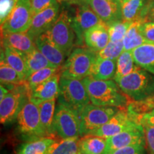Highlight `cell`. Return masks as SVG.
I'll use <instances>...</instances> for the list:
<instances>
[{"label": "cell", "instance_id": "34", "mask_svg": "<svg viewBox=\"0 0 154 154\" xmlns=\"http://www.w3.org/2000/svg\"><path fill=\"white\" fill-rule=\"evenodd\" d=\"M124 51V43L122 42H111L103 49L96 53V57L103 59L116 61L121 54Z\"/></svg>", "mask_w": 154, "mask_h": 154}, {"label": "cell", "instance_id": "22", "mask_svg": "<svg viewBox=\"0 0 154 154\" xmlns=\"http://www.w3.org/2000/svg\"><path fill=\"white\" fill-rule=\"evenodd\" d=\"M131 52L135 63L154 75V43L142 44Z\"/></svg>", "mask_w": 154, "mask_h": 154}, {"label": "cell", "instance_id": "12", "mask_svg": "<svg viewBox=\"0 0 154 154\" xmlns=\"http://www.w3.org/2000/svg\"><path fill=\"white\" fill-rule=\"evenodd\" d=\"M141 126L133 119L126 109H121L106 124L91 135L109 138L126 130L136 128Z\"/></svg>", "mask_w": 154, "mask_h": 154}, {"label": "cell", "instance_id": "35", "mask_svg": "<svg viewBox=\"0 0 154 154\" xmlns=\"http://www.w3.org/2000/svg\"><path fill=\"white\" fill-rule=\"evenodd\" d=\"M58 3L59 2L57 0H31L32 12L34 15Z\"/></svg>", "mask_w": 154, "mask_h": 154}, {"label": "cell", "instance_id": "39", "mask_svg": "<svg viewBox=\"0 0 154 154\" xmlns=\"http://www.w3.org/2000/svg\"><path fill=\"white\" fill-rule=\"evenodd\" d=\"M145 133L146 146L149 154H154V127L143 126Z\"/></svg>", "mask_w": 154, "mask_h": 154}, {"label": "cell", "instance_id": "18", "mask_svg": "<svg viewBox=\"0 0 154 154\" xmlns=\"http://www.w3.org/2000/svg\"><path fill=\"white\" fill-rule=\"evenodd\" d=\"M34 42L37 49L54 66L61 67L66 61V55L51 41L47 32L38 36Z\"/></svg>", "mask_w": 154, "mask_h": 154}, {"label": "cell", "instance_id": "2", "mask_svg": "<svg viewBox=\"0 0 154 154\" xmlns=\"http://www.w3.org/2000/svg\"><path fill=\"white\" fill-rule=\"evenodd\" d=\"M114 81L132 101H142L154 95V75L137 65L131 74Z\"/></svg>", "mask_w": 154, "mask_h": 154}, {"label": "cell", "instance_id": "30", "mask_svg": "<svg viewBox=\"0 0 154 154\" xmlns=\"http://www.w3.org/2000/svg\"><path fill=\"white\" fill-rule=\"evenodd\" d=\"M79 138L76 137L58 140L51 146L48 154H80Z\"/></svg>", "mask_w": 154, "mask_h": 154}, {"label": "cell", "instance_id": "23", "mask_svg": "<svg viewBox=\"0 0 154 154\" xmlns=\"http://www.w3.org/2000/svg\"><path fill=\"white\" fill-rule=\"evenodd\" d=\"M1 57L4 58L6 62L14 69L22 77L24 81L27 79V68L25 61L24 54L11 49L10 47H2Z\"/></svg>", "mask_w": 154, "mask_h": 154}, {"label": "cell", "instance_id": "20", "mask_svg": "<svg viewBox=\"0 0 154 154\" xmlns=\"http://www.w3.org/2000/svg\"><path fill=\"white\" fill-rule=\"evenodd\" d=\"M57 99L44 101L37 105L39 110L40 122L42 129L47 136H58L54 131V116L57 108Z\"/></svg>", "mask_w": 154, "mask_h": 154}, {"label": "cell", "instance_id": "37", "mask_svg": "<svg viewBox=\"0 0 154 154\" xmlns=\"http://www.w3.org/2000/svg\"><path fill=\"white\" fill-rule=\"evenodd\" d=\"M140 32L149 42L154 43V22H144L140 25Z\"/></svg>", "mask_w": 154, "mask_h": 154}, {"label": "cell", "instance_id": "10", "mask_svg": "<svg viewBox=\"0 0 154 154\" xmlns=\"http://www.w3.org/2000/svg\"><path fill=\"white\" fill-rule=\"evenodd\" d=\"M31 0H17L8 18L1 24L2 32H26L33 18Z\"/></svg>", "mask_w": 154, "mask_h": 154}, {"label": "cell", "instance_id": "25", "mask_svg": "<svg viewBox=\"0 0 154 154\" xmlns=\"http://www.w3.org/2000/svg\"><path fill=\"white\" fill-rule=\"evenodd\" d=\"M106 145L107 138L96 135H86L79 140L80 154H103Z\"/></svg>", "mask_w": 154, "mask_h": 154}, {"label": "cell", "instance_id": "16", "mask_svg": "<svg viewBox=\"0 0 154 154\" xmlns=\"http://www.w3.org/2000/svg\"><path fill=\"white\" fill-rule=\"evenodd\" d=\"M60 73L54 75L49 79L29 90V100L36 105L42 102L57 99L59 94Z\"/></svg>", "mask_w": 154, "mask_h": 154}, {"label": "cell", "instance_id": "3", "mask_svg": "<svg viewBox=\"0 0 154 154\" xmlns=\"http://www.w3.org/2000/svg\"><path fill=\"white\" fill-rule=\"evenodd\" d=\"M96 59V51L87 47H77L73 49L61 66V76L83 79L89 76Z\"/></svg>", "mask_w": 154, "mask_h": 154}, {"label": "cell", "instance_id": "11", "mask_svg": "<svg viewBox=\"0 0 154 154\" xmlns=\"http://www.w3.org/2000/svg\"><path fill=\"white\" fill-rule=\"evenodd\" d=\"M72 17V27L76 36V44H84V34L91 27L102 21L87 4H80Z\"/></svg>", "mask_w": 154, "mask_h": 154}, {"label": "cell", "instance_id": "40", "mask_svg": "<svg viewBox=\"0 0 154 154\" xmlns=\"http://www.w3.org/2000/svg\"><path fill=\"white\" fill-rule=\"evenodd\" d=\"M136 121L142 126L154 127V109L139 116Z\"/></svg>", "mask_w": 154, "mask_h": 154}, {"label": "cell", "instance_id": "8", "mask_svg": "<svg viewBox=\"0 0 154 154\" xmlns=\"http://www.w3.org/2000/svg\"><path fill=\"white\" fill-rule=\"evenodd\" d=\"M47 33L55 45L68 57L72 51L76 35L72 27V17L68 11H61Z\"/></svg>", "mask_w": 154, "mask_h": 154}, {"label": "cell", "instance_id": "29", "mask_svg": "<svg viewBox=\"0 0 154 154\" xmlns=\"http://www.w3.org/2000/svg\"><path fill=\"white\" fill-rule=\"evenodd\" d=\"M136 66L131 51H124L116 60V69L113 80L119 79L131 74Z\"/></svg>", "mask_w": 154, "mask_h": 154}, {"label": "cell", "instance_id": "28", "mask_svg": "<svg viewBox=\"0 0 154 154\" xmlns=\"http://www.w3.org/2000/svg\"><path fill=\"white\" fill-rule=\"evenodd\" d=\"M25 61L27 68V78L32 73L47 68V67L55 66L46 58L43 54L37 48L32 52L24 54Z\"/></svg>", "mask_w": 154, "mask_h": 154}, {"label": "cell", "instance_id": "41", "mask_svg": "<svg viewBox=\"0 0 154 154\" xmlns=\"http://www.w3.org/2000/svg\"><path fill=\"white\" fill-rule=\"evenodd\" d=\"M141 18L145 19L146 22H154V0H149L147 2L142 13Z\"/></svg>", "mask_w": 154, "mask_h": 154}, {"label": "cell", "instance_id": "7", "mask_svg": "<svg viewBox=\"0 0 154 154\" xmlns=\"http://www.w3.org/2000/svg\"><path fill=\"white\" fill-rule=\"evenodd\" d=\"M121 109L89 103L80 113V137L91 135L110 120Z\"/></svg>", "mask_w": 154, "mask_h": 154}, {"label": "cell", "instance_id": "19", "mask_svg": "<svg viewBox=\"0 0 154 154\" xmlns=\"http://www.w3.org/2000/svg\"><path fill=\"white\" fill-rule=\"evenodd\" d=\"M110 41L108 25L101 22L89 29L84 34V44L88 49L99 52Z\"/></svg>", "mask_w": 154, "mask_h": 154}, {"label": "cell", "instance_id": "27", "mask_svg": "<svg viewBox=\"0 0 154 154\" xmlns=\"http://www.w3.org/2000/svg\"><path fill=\"white\" fill-rule=\"evenodd\" d=\"M148 0H124L120 2L122 20L133 22L142 19V13Z\"/></svg>", "mask_w": 154, "mask_h": 154}, {"label": "cell", "instance_id": "21", "mask_svg": "<svg viewBox=\"0 0 154 154\" xmlns=\"http://www.w3.org/2000/svg\"><path fill=\"white\" fill-rule=\"evenodd\" d=\"M59 139L57 136H45L26 141L19 146L16 154H48L51 146Z\"/></svg>", "mask_w": 154, "mask_h": 154}, {"label": "cell", "instance_id": "42", "mask_svg": "<svg viewBox=\"0 0 154 154\" xmlns=\"http://www.w3.org/2000/svg\"><path fill=\"white\" fill-rule=\"evenodd\" d=\"M9 92V90L7 89V88L1 84V86H0V101L2 100Z\"/></svg>", "mask_w": 154, "mask_h": 154}, {"label": "cell", "instance_id": "31", "mask_svg": "<svg viewBox=\"0 0 154 154\" xmlns=\"http://www.w3.org/2000/svg\"><path fill=\"white\" fill-rule=\"evenodd\" d=\"M60 69L61 67L57 66L47 67V68L42 69L32 73L28 76L26 80V84H27L29 90L48 80L54 75L60 73Z\"/></svg>", "mask_w": 154, "mask_h": 154}, {"label": "cell", "instance_id": "38", "mask_svg": "<svg viewBox=\"0 0 154 154\" xmlns=\"http://www.w3.org/2000/svg\"><path fill=\"white\" fill-rule=\"evenodd\" d=\"M143 145H134L115 150L109 154H145Z\"/></svg>", "mask_w": 154, "mask_h": 154}, {"label": "cell", "instance_id": "46", "mask_svg": "<svg viewBox=\"0 0 154 154\" xmlns=\"http://www.w3.org/2000/svg\"><path fill=\"white\" fill-rule=\"evenodd\" d=\"M121 1H124V0H119V2H121Z\"/></svg>", "mask_w": 154, "mask_h": 154}, {"label": "cell", "instance_id": "44", "mask_svg": "<svg viewBox=\"0 0 154 154\" xmlns=\"http://www.w3.org/2000/svg\"><path fill=\"white\" fill-rule=\"evenodd\" d=\"M62 1H68V2H72V0H62Z\"/></svg>", "mask_w": 154, "mask_h": 154}, {"label": "cell", "instance_id": "14", "mask_svg": "<svg viewBox=\"0 0 154 154\" xmlns=\"http://www.w3.org/2000/svg\"><path fill=\"white\" fill-rule=\"evenodd\" d=\"M59 3H58L34 15L30 28L26 33L34 41L52 26L59 17Z\"/></svg>", "mask_w": 154, "mask_h": 154}, {"label": "cell", "instance_id": "17", "mask_svg": "<svg viewBox=\"0 0 154 154\" xmlns=\"http://www.w3.org/2000/svg\"><path fill=\"white\" fill-rule=\"evenodd\" d=\"M2 47H10L24 54L37 48L35 42L26 32H2Z\"/></svg>", "mask_w": 154, "mask_h": 154}, {"label": "cell", "instance_id": "26", "mask_svg": "<svg viewBox=\"0 0 154 154\" xmlns=\"http://www.w3.org/2000/svg\"><path fill=\"white\" fill-rule=\"evenodd\" d=\"M116 69V61L96 57L88 76L97 80H111L114 79Z\"/></svg>", "mask_w": 154, "mask_h": 154}, {"label": "cell", "instance_id": "4", "mask_svg": "<svg viewBox=\"0 0 154 154\" xmlns=\"http://www.w3.org/2000/svg\"><path fill=\"white\" fill-rule=\"evenodd\" d=\"M58 101L80 115L83 109L91 103L89 96L82 79L61 76Z\"/></svg>", "mask_w": 154, "mask_h": 154}, {"label": "cell", "instance_id": "6", "mask_svg": "<svg viewBox=\"0 0 154 154\" xmlns=\"http://www.w3.org/2000/svg\"><path fill=\"white\" fill-rule=\"evenodd\" d=\"M29 99V88L26 82L15 85L0 101V121L2 124L12 123Z\"/></svg>", "mask_w": 154, "mask_h": 154}, {"label": "cell", "instance_id": "5", "mask_svg": "<svg viewBox=\"0 0 154 154\" xmlns=\"http://www.w3.org/2000/svg\"><path fill=\"white\" fill-rule=\"evenodd\" d=\"M16 121L17 131L25 141L47 136L41 126L38 106L29 99L17 116Z\"/></svg>", "mask_w": 154, "mask_h": 154}, {"label": "cell", "instance_id": "13", "mask_svg": "<svg viewBox=\"0 0 154 154\" xmlns=\"http://www.w3.org/2000/svg\"><path fill=\"white\" fill-rule=\"evenodd\" d=\"M134 145L146 146L145 133L143 126L126 130L107 138V145L103 154H109L115 150Z\"/></svg>", "mask_w": 154, "mask_h": 154}, {"label": "cell", "instance_id": "36", "mask_svg": "<svg viewBox=\"0 0 154 154\" xmlns=\"http://www.w3.org/2000/svg\"><path fill=\"white\" fill-rule=\"evenodd\" d=\"M17 2V0H1V24H3L10 15Z\"/></svg>", "mask_w": 154, "mask_h": 154}, {"label": "cell", "instance_id": "1", "mask_svg": "<svg viewBox=\"0 0 154 154\" xmlns=\"http://www.w3.org/2000/svg\"><path fill=\"white\" fill-rule=\"evenodd\" d=\"M82 80L92 104L126 109L131 102L114 80H97L88 76Z\"/></svg>", "mask_w": 154, "mask_h": 154}, {"label": "cell", "instance_id": "24", "mask_svg": "<svg viewBox=\"0 0 154 154\" xmlns=\"http://www.w3.org/2000/svg\"><path fill=\"white\" fill-rule=\"evenodd\" d=\"M144 21L143 19H138L131 24L123 39L124 51H132L139 46L149 42L140 32V25Z\"/></svg>", "mask_w": 154, "mask_h": 154}, {"label": "cell", "instance_id": "9", "mask_svg": "<svg viewBox=\"0 0 154 154\" xmlns=\"http://www.w3.org/2000/svg\"><path fill=\"white\" fill-rule=\"evenodd\" d=\"M54 131L61 139L80 137V116L76 111L57 101L54 116Z\"/></svg>", "mask_w": 154, "mask_h": 154}, {"label": "cell", "instance_id": "45", "mask_svg": "<svg viewBox=\"0 0 154 154\" xmlns=\"http://www.w3.org/2000/svg\"><path fill=\"white\" fill-rule=\"evenodd\" d=\"M57 1H58V2H59V3H60V2H61V1H62V0H57Z\"/></svg>", "mask_w": 154, "mask_h": 154}, {"label": "cell", "instance_id": "43", "mask_svg": "<svg viewBox=\"0 0 154 154\" xmlns=\"http://www.w3.org/2000/svg\"><path fill=\"white\" fill-rule=\"evenodd\" d=\"M88 0H72V3L76 4V5H80V4H86Z\"/></svg>", "mask_w": 154, "mask_h": 154}, {"label": "cell", "instance_id": "33", "mask_svg": "<svg viewBox=\"0 0 154 154\" xmlns=\"http://www.w3.org/2000/svg\"><path fill=\"white\" fill-rule=\"evenodd\" d=\"M131 23L126 22L121 19L107 24L110 41L114 42H122Z\"/></svg>", "mask_w": 154, "mask_h": 154}, {"label": "cell", "instance_id": "15", "mask_svg": "<svg viewBox=\"0 0 154 154\" xmlns=\"http://www.w3.org/2000/svg\"><path fill=\"white\" fill-rule=\"evenodd\" d=\"M86 4L106 24L122 19L119 0H88Z\"/></svg>", "mask_w": 154, "mask_h": 154}, {"label": "cell", "instance_id": "32", "mask_svg": "<svg viewBox=\"0 0 154 154\" xmlns=\"http://www.w3.org/2000/svg\"><path fill=\"white\" fill-rule=\"evenodd\" d=\"M0 81L1 84L3 85H17L26 82L2 57L0 61Z\"/></svg>", "mask_w": 154, "mask_h": 154}]
</instances>
